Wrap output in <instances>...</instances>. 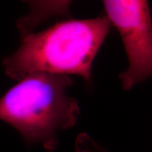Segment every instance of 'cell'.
Masks as SVG:
<instances>
[{"label":"cell","mask_w":152,"mask_h":152,"mask_svg":"<svg viewBox=\"0 0 152 152\" xmlns=\"http://www.w3.org/2000/svg\"><path fill=\"white\" fill-rule=\"evenodd\" d=\"M111 28L107 17L100 16L23 35L19 48L4 60L6 73L19 81L34 73L75 74L90 83L93 61Z\"/></svg>","instance_id":"1"},{"label":"cell","mask_w":152,"mask_h":152,"mask_svg":"<svg viewBox=\"0 0 152 152\" xmlns=\"http://www.w3.org/2000/svg\"><path fill=\"white\" fill-rule=\"evenodd\" d=\"M73 84L66 75H28L0 98V120L16 129L28 144L39 143L54 151L58 131L74 126L80 113L77 99L66 92Z\"/></svg>","instance_id":"2"},{"label":"cell","mask_w":152,"mask_h":152,"mask_svg":"<svg viewBox=\"0 0 152 152\" xmlns=\"http://www.w3.org/2000/svg\"><path fill=\"white\" fill-rule=\"evenodd\" d=\"M106 17L118 30L129 61V67L120 74L123 88L130 90L151 76L152 26L147 1H103Z\"/></svg>","instance_id":"3"}]
</instances>
